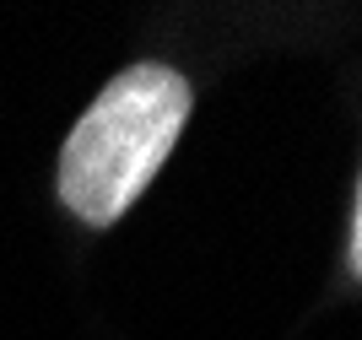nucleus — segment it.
Returning <instances> with one entry per match:
<instances>
[{
	"instance_id": "f257e3e1",
	"label": "nucleus",
	"mask_w": 362,
	"mask_h": 340,
	"mask_svg": "<svg viewBox=\"0 0 362 340\" xmlns=\"http://www.w3.org/2000/svg\"><path fill=\"white\" fill-rule=\"evenodd\" d=\"M189 119V81L173 65H130L76 119L60 151V200L87 227H108L136 206Z\"/></svg>"
},
{
	"instance_id": "f03ea898",
	"label": "nucleus",
	"mask_w": 362,
	"mask_h": 340,
	"mask_svg": "<svg viewBox=\"0 0 362 340\" xmlns=\"http://www.w3.org/2000/svg\"><path fill=\"white\" fill-rule=\"evenodd\" d=\"M351 265L362 276V178H357V222H351Z\"/></svg>"
}]
</instances>
